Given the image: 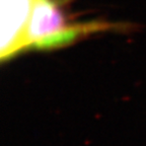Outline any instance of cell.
Returning <instances> with one entry per match:
<instances>
[{
    "label": "cell",
    "instance_id": "cell-2",
    "mask_svg": "<svg viewBox=\"0 0 146 146\" xmlns=\"http://www.w3.org/2000/svg\"><path fill=\"white\" fill-rule=\"evenodd\" d=\"M36 0H1V58L25 49V33Z\"/></svg>",
    "mask_w": 146,
    "mask_h": 146
},
{
    "label": "cell",
    "instance_id": "cell-1",
    "mask_svg": "<svg viewBox=\"0 0 146 146\" xmlns=\"http://www.w3.org/2000/svg\"><path fill=\"white\" fill-rule=\"evenodd\" d=\"M100 27L102 25L70 23L60 0H36L25 33V49L59 48Z\"/></svg>",
    "mask_w": 146,
    "mask_h": 146
}]
</instances>
